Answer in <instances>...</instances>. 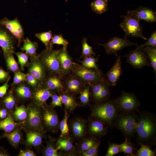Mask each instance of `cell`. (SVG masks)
<instances>
[{
	"label": "cell",
	"mask_w": 156,
	"mask_h": 156,
	"mask_svg": "<svg viewBox=\"0 0 156 156\" xmlns=\"http://www.w3.org/2000/svg\"><path fill=\"white\" fill-rule=\"evenodd\" d=\"M156 121L155 116L147 112H142L137 115L135 134L137 141L141 145L149 146L156 141Z\"/></svg>",
	"instance_id": "6da1fadb"
},
{
	"label": "cell",
	"mask_w": 156,
	"mask_h": 156,
	"mask_svg": "<svg viewBox=\"0 0 156 156\" xmlns=\"http://www.w3.org/2000/svg\"><path fill=\"white\" fill-rule=\"evenodd\" d=\"M119 111L114 100H108L103 103L96 104L91 108L92 117L106 123L109 126L113 124Z\"/></svg>",
	"instance_id": "7a4b0ae2"
},
{
	"label": "cell",
	"mask_w": 156,
	"mask_h": 156,
	"mask_svg": "<svg viewBox=\"0 0 156 156\" xmlns=\"http://www.w3.org/2000/svg\"><path fill=\"white\" fill-rule=\"evenodd\" d=\"M137 115L135 112L128 113L120 112L113 123L115 127L122 131L126 138L129 141L135 134Z\"/></svg>",
	"instance_id": "3957f363"
},
{
	"label": "cell",
	"mask_w": 156,
	"mask_h": 156,
	"mask_svg": "<svg viewBox=\"0 0 156 156\" xmlns=\"http://www.w3.org/2000/svg\"><path fill=\"white\" fill-rule=\"evenodd\" d=\"M28 115L24 124L21 126L25 131H45L43 125L41 107L33 103L28 105Z\"/></svg>",
	"instance_id": "277c9868"
},
{
	"label": "cell",
	"mask_w": 156,
	"mask_h": 156,
	"mask_svg": "<svg viewBox=\"0 0 156 156\" xmlns=\"http://www.w3.org/2000/svg\"><path fill=\"white\" fill-rule=\"evenodd\" d=\"M58 50L45 49L38 55V57L47 71L50 74L58 75L62 78L64 75L57 57Z\"/></svg>",
	"instance_id": "5b68a950"
},
{
	"label": "cell",
	"mask_w": 156,
	"mask_h": 156,
	"mask_svg": "<svg viewBox=\"0 0 156 156\" xmlns=\"http://www.w3.org/2000/svg\"><path fill=\"white\" fill-rule=\"evenodd\" d=\"M123 18L120 27L124 32L125 37H132L140 38L144 40L148 38L145 37L142 33V28L140 24V21L133 17L127 13L121 15Z\"/></svg>",
	"instance_id": "8992f818"
},
{
	"label": "cell",
	"mask_w": 156,
	"mask_h": 156,
	"mask_svg": "<svg viewBox=\"0 0 156 156\" xmlns=\"http://www.w3.org/2000/svg\"><path fill=\"white\" fill-rule=\"evenodd\" d=\"M86 84L99 81H105L102 73L83 67L74 62L70 72Z\"/></svg>",
	"instance_id": "52a82bcc"
},
{
	"label": "cell",
	"mask_w": 156,
	"mask_h": 156,
	"mask_svg": "<svg viewBox=\"0 0 156 156\" xmlns=\"http://www.w3.org/2000/svg\"><path fill=\"white\" fill-rule=\"evenodd\" d=\"M114 101L120 112L138 111L140 103L134 94L122 91L120 96L114 100Z\"/></svg>",
	"instance_id": "ba28073f"
},
{
	"label": "cell",
	"mask_w": 156,
	"mask_h": 156,
	"mask_svg": "<svg viewBox=\"0 0 156 156\" xmlns=\"http://www.w3.org/2000/svg\"><path fill=\"white\" fill-rule=\"evenodd\" d=\"M90 86V95L96 104L104 103L109 100L111 93L109 86L105 81L89 83Z\"/></svg>",
	"instance_id": "9c48e42d"
},
{
	"label": "cell",
	"mask_w": 156,
	"mask_h": 156,
	"mask_svg": "<svg viewBox=\"0 0 156 156\" xmlns=\"http://www.w3.org/2000/svg\"><path fill=\"white\" fill-rule=\"evenodd\" d=\"M42 120L44 127L53 132H57L59 127L58 115L53 108L46 103L41 107Z\"/></svg>",
	"instance_id": "30bf717a"
},
{
	"label": "cell",
	"mask_w": 156,
	"mask_h": 156,
	"mask_svg": "<svg viewBox=\"0 0 156 156\" xmlns=\"http://www.w3.org/2000/svg\"><path fill=\"white\" fill-rule=\"evenodd\" d=\"M136 46L135 49L125 56L127 58L126 62L136 69L146 66H151L150 60L143 48L137 45Z\"/></svg>",
	"instance_id": "8fae6325"
},
{
	"label": "cell",
	"mask_w": 156,
	"mask_h": 156,
	"mask_svg": "<svg viewBox=\"0 0 156 156\" xmlns=\"http://www.w3.org/2000/svg\"><path fill=\"white\" fill-rule=\"evenodd\" d=\"M127 38L125 37L123 38L115 37L110 38L106 43L98 44L104 47L107 54L116 55L119 51L125 47L137 45V43L130 42Z\"/></svg>",
	"instance_id": "7c38bea8"
},
{
	"label": "cell",
	"mask_w": 156,
	"mask_h": 156,
	"mask_svg": "<svg viewBox=\"0 0 156 156\" xmlns=\"http://www.w3.org/2000/svg\"><path fill=\"white\" fill-rule=\"evenodd\" d=\"M64 90L72 94L80 93L87 84L70 72L62 78Z\"/></svg>",
	"instance_id": "4fadbf2b"
},
{
	"label": "cell",
	"mask_w": 156,
	"mask_h": 156,
	"mask_svg": "<svg viewBox=\"0 0 156 156\" xmlns=\"http://www.w3.org/2000/svg\"><path fill=\"white\" fill-rule=\"evenodd\" d=\"M16 39L4 26L0 25V46L4 56L13 53Z\"/></svg>",
	"instance_id": "5bb4252c"
},
{
	"label": "cell",
	"mask_w": 156,
	"mask_h": 156,
	"mask_svg": "<svg viewBox=\"0 0 156 156\" xmlns=\"http://www.w3.org/2000/svg\"><path fill=\"white\" fill-rule=\"evenodd\" d=\"M0 25L6 28L18 41L20 46L24 39V32L23 27L17 18L10 20L4 18L0 20Z\"/></svg>",
	"instance_id": "9a60e30c"
},
{
	"label": "cell",
	"mask_w": 156,
	"mask_h": 156,
	"mask_svg": "<svg viewBox=\"0 0 156 156\" xmlns=\"http://www.w3.org/2000/svg\"><path fill=\"white\" fill-rule=\"evenodd\" d=\"M28 66V73L35 77L41 83H44L46 77V70L38 55L36 57L30 59Z\"/></svg>",
	"instance_id": "2e32d148"
},
{
	"label": "cell",
	"mask_w": 156,
	"mask_h": 156,
	"mask_svg": "<svg viewBox=\"0 0 156 156\" xmlns=\"http://www.w3.org/2000/svg\"><path fill=\"white\" fill-rule=\"evenodd\" d=\"M54 93L44 83H41L37 87L33 89L31 99L34 103L41 107L46 103L47 101Z\"/></svg>",
	"instance_id": "e0dca14e"
},
{
	"label": "cell",
	"mask_w": 156,
	"mask_h": 156,
	"mask_svg": "<svg viewBox=\"0 0 156 156\" xmlns=\"http://www.w3.org/2000/svg\"><path fill=\"white\" fill-rule=\"evenodd\" d=\"M127 14L140 21L149 23L156 22V12L148 8L140 6L134 10H128Z\"/></svg>",
	"instance_id": "ac0fdd59"
},
{
	"label": "cell",
	"mask_w": 156,
	"mask_h": 156,
	"mask_svg": "<svg viewBox=\"0 0 156 156\" xmlns=\"http://www.w3.org/2000/svg\"><path fill=\"white\" fill-rule=\"evenodd\" d=\"M92 117L88 126V132L91 137L97 139L106 135L109 126L102 121Z\"/></svg>",
	"instance_id": "d6986e66"
},
{
	"label": "cell",
	"mask_w": 156,
	"mask_h": 156,
	"mask_svg": "<svg viewBox=\"0 0 156 156\" xmlns=\"http://www.w3.org/2000/svg\"><path fill=\"white\" fill-rule=\"evenodd\" d=\"M116 55V59L114 65L106 75L105 82L109 86H115L122 73L121 56Z\"/></svg>",
	"instance_id": "ffe728a7"
},
{
	"label": "cell",
	"mask_w": 156,
	"mask_h": 156,
	"mask_svg": "<svg viewBox=\"0 0 156 156\" xmlns=\"http://www.w3.org/2000/svg\"><path fill=\"white\" fill-rule=\"evenodd\" d=\"M25 131L26 133V136L24 143L27 147L37 148L41 145L45 131L31 130Z\"/></svg>",
	"instance_id": "44dd1931"
},
{
	"label": "cell",
	"mask_w": 156,
	"mask_h": 156,
	"mask_svg": "<svg viewBox=\"0 0 156 156\" xmlns=\"http://www.w3.org/2000/svg\"><path fill=\"white\" fill-rule=\"evenodd\" d=\"M57 57L64 76L70 71L74 62L69 54L67 49L63 47L58 50Z\"/></svg>",
	"instance_id": "7402d4cb"
},
{
	"label": "cell",
	"mask_w": 156,
	"mask_h": 156,
	"mask_svg": "<svg viewBox=\"0 0 156 156\" xmlns=\"http://www.w3.org/2000/svg\"><path fill=\"white\" fill-rule=\"evenodd\" d=\"M50 74L46 77L44 83L45 85L55 93L64 92V90L62 78L58 75Z\"/></svg>",
	"instance_id": "603a6c76"
},
{
	"label": "cell",
	"mask_w": 156,
	"mask_h": 156,
	"mask_svg": "<svg viewBox=\"0 0 156 156\" xmlns=\"http://www.w3.org/2000/svg\"><path fill=\"white\" fill-rule=\"evenodd\" d=\"M70 128L73 135L76 139H81L85 135L86 131L85 121L80 118H76L70 123Z\"/></svg>",
	"instance_id": "cb8c5ba5"
},
{
	"label": "cell",
	"mask_w": 156,
	"mask_h": 156,
	"mask_svg": "<svg viewBox=\"0 0 156 156\" xmlns=\"http://www.w3.org/2000/svg\"><path fill=\"white\" fill-rule=\"evenodd\" d=\"M23 82L16 85L14 88L12 89L19 101H27L32 98L33 90L32 88L27 83Z\"/></svg>",
	"instance_id": "d4e9b609"
},
{
	"label": "cell",
	"mask_w": 156,
	"mask_h": 156,
	"mask_svg": "<svg viewBox=\"0 0 156 156\" xmlns=\"http://www.w3.org/2000/svg\"><path fill=\"white\" fill-rule=\"evenodd\" d=\"M22 129L21 126H19L11 132L4 133L2 135V137L6 138L10 145L16 148L23 141Z\"/></svg>",
	"instance_id": "484cf974"
},
{
	"label": "cell",
	"mask_w": 156,
	"mask_h": 156,
	"mask_svg": "<svg viewBox=\"0 0 156 156\" xmlns=\"http://www.w3.org/2000/svg\"><path fill=\"white\" fill-rule=\"evenodd\" d=\"M18 101L12 89L7 92L3 97L0 99V105L12 113L17 106Z\"/></svg>",
	"instance_id": "4316f807"
},
{
	"label": "cell",
	"mask_w": 156,
	"mask_h": 156,
	"mask_svg": "<svg viewBox=\"0 0 156 156\" xmlns=\"http://www.w3.org/2000/svg\"><path fill=\"white\" fill-rule=\"evenodd\" d=\"M49 140L47 142L46 146L42 150V155L45 156H61L63 154L58 152L60 147L55 142L54 138L49 136Z\"/></svg>",
	"instance_id": "83f0119b"
},
{
	"label": "cell",
	"mask_w": 156,
	"mask_h": 156,
	"mask_svg": "<svg viewBox=\"0 0 156 156\" xmlns=\"http://www.w3.org/2000/svg\"><path fill=\"white\" fill-rule=\"evenodd\" d=\"M23 45L21 49L25 51L30 58H32L37 56V50L38 47V43L36 42L31 41L27 38L23 40Z\"/></svg>",
	"instance_id": "f1b7e54d"
},
{
	"label": "cell",
	"mask_w": 156,
	"mask_h": 156,
	"mask_svg": "<svg viewBox=\"0 0 156 156\" xmlns=\"http://www.w3.org/2000/svg\"><path fill=\"white\" fill-rule=\"evenodd\" d=\"M28 111L27 107L23 104L16 106L12 114L14 120L20 123L21 125L24 124L27 119Z\"/></svg>",
	"instance_id": "f546056e"
},
{
	"label": "cell",
	"mask_w": 156,
	"mask_h": 156,
	"mask_svg": "<svg viewBox=\"0 0 156 156\" xmlns=\"http://www.w3.org/2000/svg\"><path fill=\"white\" fill-rule=\"evenodd\" d=\"M12 114L5 119L0 120V131L2 130L4 133H9L21 125L20 123L14 120Z\"/></svg>",
	"instance_id": "4dcf8cb0"
},
{
	"label": "cell",
	"mask_w": 156,
	"mask_h": 156,
	"mask_svg": "<svg viewBox=\"0 0 156 156\" xmlns=\"http://www.w3.org/2000/svg\"><path fill=\"white\" fill-rule=\"evenodd\" d=\"M62 104L68 110L72 111L78 106V104L73 94L67 92L60 93Z\"/></svg>",
	"instance_id": "1f68e13d"
},
{
	"label": "cell",
	"mask_w": 156,
	"mask_h": 156,
	"mask_svg": "<svg viewBox=\"0 0 156 156\" xmlns=\"http://www.w3.org/2000/svg\"><path fill=\"white\" fill-rule=\"evenodd\" d=\"M92 11L98 14H101L106 12L108 10L107 0H95L90 4Z\"/></svg>",
	"instance_id": "d6a6232c"
},
{
	"label": "cell",
	"mask_w": 156,
	"mask_h": 156,
	"mask_svg": "<svg viewBox=\"0 0 156 156\" xmlns=\"http://www.w3.org/2000/svg\"><path fill=\"white\" fill-rule=\"evenodd\" d=\"M57 142L61 151L66 153L71 151L74 148V146L71 139L67 136L60 138Z\"/></svg>",
	"instance_id": "836d02e7"
},
{
	"label": "cell",
	"mask_w": 156,
	"mask_h": 156,
	"mask_svg": "<svg viewBox=\"0 0 156 156\" xmlns=\"http://www.w3.org/2000/svg\"><path fill=\"white\" fill-rule=\"evenodd\" d=\"M98 57H95L94 55H92L85 57L83 61H79L81 63V65L85 68L95 70L96 71L101 73L96 64L98 61Z\"/></svg>",
	"instance_id": "e575fe53"
},
{
	"label": "cell",
	"mask_w": 156,
	"mask_h": 156,
	"mask_svg": "<svg viewBox=\"0 0 156 156\" xmlns=\"http://www.w3.org/2000/svg\"><path fill=\"white\" fill-rule=\"evenodd\" d=\"M147 55L150 62L151 66L154 70L155 76L156 74V47L147 46L143 48Z\"/></svg>",
	"instance_id": "d590c367"
},
{
	"label": "cell",
	"mask_w": 156,
	"mask_h": 156,
	"mask_svg": "<svg viewBox=\"0 0 156 156\" xmlns=\"http://www.w3.org/2000/svg\"><path fill=\"white\" fill-rule=\"evenodd\" d=\"M7 69L14 73L19 71L18 64L14 58L13 53L4 56Z\"/></svg>",
	"instance_id": "8d00e7d4"
},
{
	"label": "cell",
	"mask_w": 156,
	"mask_h": 156,
	"mask_svg": "<svg viewBox=\"0 0 156 156\" xmlns=\"http://www.w3.org/2000/svg\"><path fill=\"white\" fill-rule=\"evenodd\" d=\"M99 141L97 139L92 137L84 140L79 146V153L89 149L93 146Z\"/></svg>",
	"instance_id": "74e56055"
},
{
	"label": "cell",
	"mask_w": 156,
	"mask_h": 156,
	"mask_svg": "<svg viewBox=\"0 0 156 156\" xmlns=\"http://www.w3.org/2000/svg\"><path fill=\"white\" fill-rule=\"evenodd\" d=\"M35 36L44 44L46 49H50V42L53 36L51 31L36 33Z\"/></svg>",
	"instance_id": "f35d334b"
},
{
	"label": "cell",
	"mask_w": 156,
	"mask_h": 156,
	"mask_svg": "<svg viewBox=\"0 0 156 156\" xmlns=\"http://www.w3.org/2000/svg\"><path fill=\"white\" fill-rule=\"evenodd\" d=\"M68 44V41L63 37L62 34H54L50 42V48L52 49L53 44H57L62 45L63 47L67 49Z\"/></svg>",
	"instance_id": "ab89813d"
},
{
	"label": "cell",
	"mask_w": 156,
	"mask_h": 156,
	"mask_svg": "<svg viewBox=\"0 0 156 156\" xmlns=\"http://www.w3.org/2000/svg\"><path fill=\"white\" fill-rule=\"evenodd\" d=\"M68 116L67 111H65L63 118L59 124V128L61 131L60 138L66 136L69 134V129L67 123Z\"/></svg>",
	"instance_id": "60d3db41"
},
{
	"label": "cell",
	"mask_w": 156,
	"mask_h": 156,
	"mask_svg": "<svg viewBox=\"0 0 156 156\" xmlns=\"http://www.w3.org/2000/svg\"><path fill=\"white\" fill-rule=\"evenodd\" d=\"M82 52L81 57L83 58L92 55H95V53L94 52L91 47L87 43V39L86 38H83L82 43Z\"/></svg>",
	"instance_id": "b9f144b4"
},
{
	"label": "cell",
	"mask_w": 156,
	"mask_h": 156,
	"mask_svg": "<svg viewBox=\"0 0 156 156\" xmlns=\"http://www.w3.org/2000/svg\"><path fill=\"white\" fill-rule=\"evenodd\" d=\"M80 92L79 99L81 103L84 105H88L90 101V86L88 84Z\"/></svg>",
	"instance_id": "7bdbcfd3"
},
{
	"label": "cell",
	"mask_w": 156,
	"mask_h": 156,
	"mask_svg": "<svg viewBox=\"0 0 156 156\" xmlns=\"http://www.w3.org/2000/svg\"><path fill=\"white\" fill-rule=\"evenodd\" d=\"M121 152L131 156L134 155L135 148L133 144L126 138L125 140L122 143L119 144Z\"/></svg>",
	"instance_id": "ee69618b"
},
{
	"label": "cell",
	"mask_w": 156,
	"mask_h": 156,
	"mask_svg": "<svg viewBox=\"0 0 156 156\" xmlns=\"http://www.w3.org/2000/svg\"><path fill=\"white\" fill-rule=\"evenodd\" d=\"M14 53L16 54L18 57L20 69L23 71L25 67L27 66L29 63L28 61L29 56L25 53L14 51Z\"/></svg>",
	"instance_id": "f6af8a7d"
},
{
	"label": "cell",
	"mask_w": 156,
	"mask_h": 156,
	"mask_svg": "<svg viewBox=\"0 0 156 156\" xmlns=\"http://www.w3.org/2000/svg\"><path fill=\"white\" fill-rule=\"evenodd\" d=\"M141 145V147L134 156H154L155 155V152L151 149L150 146L144 144Z\"/></svg>",
	"instance_id": "bcb514c9"
},
{
	"label": "cell",
	"mask_w": 156,
	"mask_h": 156,
	"mask_svg": "<svg viewBox=\"0 0 156 156\" xmlns=\"http://www.w3.org/2000/svg\"><path fill=\"white\" fill-rule=\"evenodd\" d=\"M100 143V142L99 141L90 148L80 153V155L82 156H95L97 155Z\"/></svg>",
	"instance_id": "7dc6e473"
},
{
	"label": "cell",
	"mask_w": 156,
	"mask_h": 156,
	"mask_svg": "<svg viewBox=\"0 0 156 156\" xmlns=\"http://www.w3.org/2000/svg\"><path fill=\"white\" fill-rule=\"evenodd\" d=\"M108 148L106 156H113L121 152L119 144L109 142Z\"/></svg>",
	"instance_id": "c3c4849f"
},
{
	"label": "cell",
	"mask_w": 156,
	"mask_h": 156,
	"mask_svg": "<svg viewBox=\"0 0 156 156\" xmlns=\"http://www.w3.org/2000/svg\"><path fill=\"white\" fill-rule=\"evenodd\" d=\"M25 81L33 89L37 87L41 83L35 77L28 73L26 74Z\"/></svg>",
	"instance_id": "681fc988"
},
{
	"label": "cell",
	"mask_w": 156,
	"mask_h": 156,
	"mask_svg": "<svg viewBox=\"0 0 156 156\" xmlns=\"http://www.w3.org/2000/svg\"><path fill=\"white\" fill-rule=\"evenodd\" d=\"M14 73L13 81L12 86L16 85L25 81L26 74L22 73L20 70Z\"/></svg>",
	"instance_id": "f907efd6"
},
{
	"label": "cell",
	"mask_w": 156,
	"mask_h": 156,
	"mask_svg": "<svg viewBox=\"0 0 156 156\" xmlns=\"http://www.w3.org/2000/svg\"><path fill=\"white\" fill-rule=\"evenodd\" d=\"M141 48L147 46L156 47V31L155 30L152 34L151 36L147 39V41L144 43L138 46Z\"/></svg>",
	"instance_id": "816d5d0a"
},
{
	"label": "cell",
	"mask_w": 156,
	"mask_h": 156,
	"mask_svg": "<svg viewBox=\"0 0 156 156\" xmlns=\"http://www.w3.org/2000/svg\"><path fill=\"white\" fill-rule=\"evenodd\" d=\"M51 97L52 101L51 103L50 106L53 108L59 106L62 108V103L60 94L58 95L55 93H54L52 95Z\"/></svg>",
	"instance_id": "f5cc1de1"
},
{
	"label": "cell",
	"mask_w": 156,
	"mask_h": 156,
	"mask_svg": "<svg viewBox=\"0 0 156 156\" xmlns=\"http://www.w3.org/2000/svg\"><path fill=\"white\" fill-rule=\"evenodd\" d=\"M10 78L9 73L4 70L1 67H0V82H5L9 78Z\"/></svg>",
	"instance_id": "db71d44e"
},
{
	"label": "cell",
	"mask_w": 156,
	"mask_h": 156,
	"mask_svg": "<svg viewBox=\"0 0 156 156\" xmlns=\"http://www.w3.org/2000/svg\"><path fill=\"white\" fill-rule=\"evenodd\" d=\"M10 78L7 80L3 85L0 86V99L3 97L6 94L10 86L8 82Z\"/></svg>",
	"instance_id": "11a10c76"
},
{
	"label": "cell",
	"mask_w": 156,
	"mask_h": 156,
	"mask_svg": "<svg viewBox=\"0 0 156 156\" xmlns=\"http://www.w3.org/2000/svg\"><path fill=\"white\" fill-rule=\"evenodd\" d=\"M12 113L5 107L0 106V120L5 119Z\"/></svg>",
	"instance_id": "9f6ffc18"
},
{
	"label": "cell",
	"mask_w": 156,
	"mask_h": 156,
	"mask_svg": "<svg viewBox=\"0 0 156 156\" xmlns=\"http://www.w3.org/2000/svg\"><path fill=\"white\" fill-rule=\"evenodd\" d=\"M18 156H36V154L33 151L29 149L21 150Z\"/></svg>",
	"instance_id": "6f0895ef"
},
{
	"label": "cell",
	"mask_w": 156,
	"mask_h": 156,
	"mask_svg": "<svg viewBox=\"0 0 156 156\" xmlns=\"http://www.w3.org/2000/svg\"><path fill=\"white\" fill-rule=\"evenodd\" d=\"M8 151L3 147L0 146V156H10Z\"/></svg>",
	"instance_id": "680465c9"
},
{
	"label": "cell",
	"mask_w": 156,
	"mask_h": 156,
	"mask_svg": "<svg viewBox=\"0 0 156 156\" xmlns=\"http://www.w3.org/2000/svg\"><path fill=\"white\" fill-rule=\"evenodd\" d=\"M27 0H24V2L25 3L26 2Z\"/></svg>",
	"instance_id": "91938a15"
},
{
	"label": "cell",
	"mask_w": 156,
	"mask_h": 156,
	"mask_svg": "<svg viewBox=\"0 0 156 156\" xmlns=\"http://www.w3.org/2000/svg\"><path fill=\"white\" fill-rule=\"evenodd\" d=\"M2 138V136H1V135H0V139Z\"/></svg>",
	"instance_id": "94428289"
},
{
	"label": "cell",
	"mask_w": 156,
	"mask_h": 156,
	"mask_svg": "<svg viewBox=\"0 0 156 156\" xmlns=\"http://www.w3.org/2000/svg\"><path fill=\"white\" fill-rule=\"evenodd\" d=\"M0 53H1V51H0Z\"/></svg>",
	"instance_id": "6125c7cd"
}]
</instances>
